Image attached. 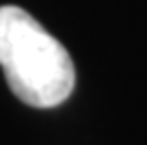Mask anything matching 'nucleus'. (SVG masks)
<instances>
[{"mask_svg": "<svg viewBox=\"0 0 147 145\" xmlns=\"http://www.w3.org/2000/svg\"><path fill=\"white\" fill-rule=\"evenodd\" d=\"M0 67L11 93L32 108L63 104L76 85L67 48L13 5L0 7Z\"/></svg>", "mask_w": 147, "mask_h": 145, "instance_id": "1", "label": "nucleus"}]
</instances>
